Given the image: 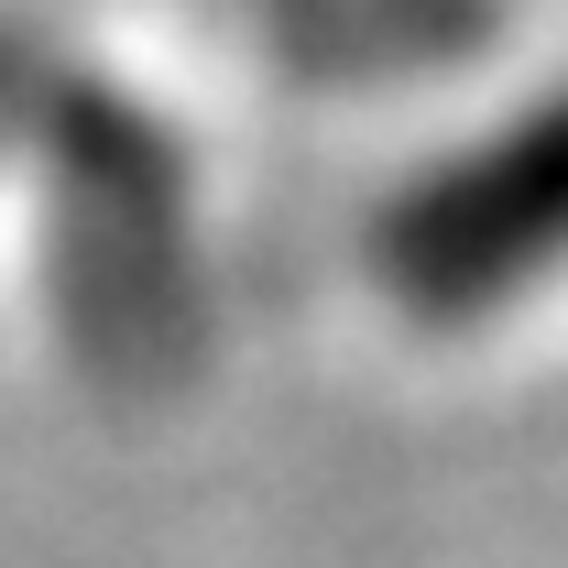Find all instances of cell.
Here are the masks:
<instances>
[{
  "instance_id": "cell-1",
  "label": "cell",
  "mask_w": 568,
  "mask_h": 568,
  "mask_svg": "<svg viewBox=\"0 0 568 568\" xmlns=\"http://www.w3.org/2000/svg\"><path fill=\"white\" fill-rule=\"evenodd\" d=\"M568 274V88L514 110L470 153L405 175L372 219V284L416 328H481Z\"/></svg>"
},
{
  "instance_id": "cell-2",
  "label": "cell",
  "mask_w": 568,
  "mask_h": 568,
  "mask_svg": "<svg viewBox=\"0 0 568 568\" xmlns=\"http://www.w3.org/2000/svg\"><path fill=\"white\" fill-rule=\"evenodd\" d=\"M55 274L77 339L132 372L164 361L186 317V164L110 88H77L55 110Z\"/></svg>"
},
{
  "instance_id": "cell-3",
  "label": "cell",
  "mask_w": 568,
  "mask_h": 568,
  "mask_svg": "<svg viewBox=\"0 0 568 568\" xmlns=\"http://www.w3.org/2000/svg\"><path fill=\"white\" fill-rule=\"evenodd\" d=\"M230 11L306 77H416L493 44V0H230Z\"/></svg>"
}]
</instances>
